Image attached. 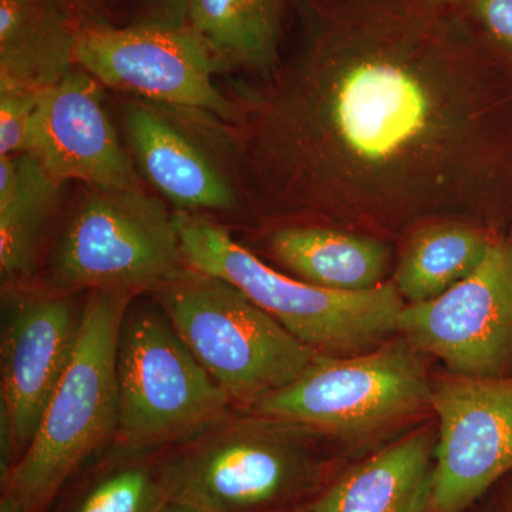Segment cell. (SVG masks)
Listing matches in <instances>:
<instances>
[{"label": "cell", "mask_w": 512, "mask_h": 512, "mask_svg": "<svg viewBox=\"0 0 512 512\" xmlns=\"http://www.w3.org/2000/svg\"><path fill=\"white\" fill-rule=\"evenodd\" d=\"M299 36L237 114L256 202L402 242L431 221L512 229V60L460 6L293 0Z\"/></svg>", "instance_id": "6da1fadb"}, {"label": "cell", "mask_w": 512, "mask_h": 512, "mask_svg": "<svg viewBox=\"0 0 512 512\" xmlns=\"http://www.w3.org/2000/svg\"><path fill=\"white\" fill-rule=\"evenodd\" d=\"M349 463L318 431L249 412L181 444L158 473L168 498L208 512H285L312 504Z\"/></svg>", "instance_id": "7a4b0ae2"}, {"label": "cell", "mask_w": 512, "mask_h": 512, "mask_svg": "<svg viewBox=\"0 0 512 512\" xmlns=\"http://www.w3.org/2000/svg\"><path fill=\"white\" fill-rule=\"evenodd\" d=\"M174 222L190 268L234 285L318 355H362L399 336L406 302L393 282L362 292L319 288L264 264L217 222L184 211Z\"/></svg>", "instance_id": "3957f363"}, {"label": "cell", "mask_w": 512, "mask_h": 512, "mask_svg": "<svg viewBox=\"0 0 512 512\" xmlns=\"http://www.w3.org/2000/svg\"><path fill=\"white\" fill-rule=\"evenodd\" d=\"M426 357L402 336L362 355H318L301 376L249 412L318 431L355 461L377 448L380 434L433 414Z\"/></svg>", "instance_id": "277c9868"}, {"label": "cell", "mask_w": 512, "mask_h": 512, "mask_svg": "<svg viewBox=\"0 0 512 512\" xmlns=\"http://www.w3.org/2000/svg\"><path fill=\"white\" fill-rule=\"evenodd\" d=\"M130 303L128 296L89 292L82 306L72 357L3 490L29 512L45 511L74 471L116 439L117 342Z\"/></svg>", "instance_id": "5b68a950"}, {"label": "cell", "mask_w": 512, "mask_h": 512, "mask_svg": "<svg viewBox=\"0 0 512 512\" xmlns=\"http://www.w3.org/2000/svg\"><path fill=\"white\" fill-rule=\"evenodd\" d=\"M154 296L192 355L242 409L288 386L318 356L217 276L188 268Z\"/></svg>", "instance_id": "8992f818"}, {"label": "cell", "mask_w": 512, "mask_h": 512, "mask_svg": "<svg viewBox=\"0 0 512 512\" xmlns=\"http://www.w3.org/2000/svg\"><path fill=\"white\" fill-rule=\"evenodd\" d=\"M116 375L114 441L126 453L188 443L227 419L234 406L160 306H128L117 342Z\"/></svg>", "instance_id": "52a82bcc"}, {"label": "cell", "mask_w": 512, "mask_h": 512, "mask_svg": "<svg viewBox=\"0 0 512 512\" xmlns=\"http://www.w3.org/2000/svg\"><path fill=\"white\" fill-rule=\"evenodd\" d=\"M174 215L141 188H93L64 228L52 265L53 291L156 293L183 275Z\"/></svg>", "instance_id": "ba28073f"}, {"label": "cell", "mask_w": 512, "mask_h": 512, "mask_svg": "<svg viewBox=\"0 0 512 512\" xmlns=\"http://www.w3.org/2000/svg\"><path fill=\"white\" fill-rule=\"evenodd\" d=\"M399 336L454 375L512 379V234L439 298L406 303Z\"/></svg>", "instance_id": "9c48e42d"}, {"label": "cell", "mask_w": 512, "mask_h": 512, "mask_svg": "<svg viewBox=\"0 0 512 512\" xmlns=\"http://www.w3.org/2000/svg\"><path fill=\"white\" fill-rule=\"evenodd\" d=\"M76 64L119 92L237 119V109L214 83L222 63L188 26L141 22L79 29Z\"/></svg>", "instance_id": "30bf717a"}, {"label": "cell", "mask_w": 512, "mask_h": 512, "mask_svg": "<svg viewBox=\"0 0 512 512\" xmlns=\"http://www.w3.org/2000/svg\"><path fill=\"white\" fill-rule=\"evenodd\" d=\"M436 466L426 512H466L512 471V379L433 376Z\"/></svg>", "instance_id": "8fae6325"}, {"label": "cell", "mask_w": 512, "mask_h": 512, "mask_svg": "<svg viewBox=\"0 0 512 512\" xmlns=\"http://www.w3.org/2000/svg\"><path fill=\"white\" fill-rule=\"evenodd\" d=\"M70 295L16 293L3 308L0 413L12 427L19 458L35 436L76 345L82 308Z\"/></svg>", "instance_id": "7c38bea8"}, {"label": "cell", "mask_w": 512, "mask_h": 512, "mask_svg": "<svg viewBox=\"0 0 512 512\" xmlns=\"http://www.w3.org/2000/svg\"><path fill=\"white\" fill-rule=\"evenodd\" d=\"M26 154L62 184L76 180L93 188H141L104 109L99 82L79 66L40 94Z\"/></svg>", "instance_id": "4fadbf2b"}, {"label": "cell", "mask_w": 512, "mask_h": 512, "mask_svg": "<svg viewBox=\"0 0 512 512\" xmlns=\"http://www.w3.org/2000/svg\"><path fill=\"white\" fill-rule=\"evenodd\" d=\"M437 423L394 437L343 467L312 503L315 512H426L436 466Z\"/></svg>", "instance_id": "5bb4252c"}, {"label": "cell", "mask_w": 512, "mask_h": 512, "mask_svg": "<svg viewBox=\"0 0 512 512\" xmlns=\"http://www.w3.org/2000/svg\"><path fill=\"white\" fill-rule=\"evenodd\" d=\"M124 119L144 174L180 211L235 207L237 197L227 178L173 123L138 103L128 104Z\"/></svg>", "instance_id": "9a60e30c"}, {"label": "cell", "mask_w": 512, "mask_h": 512, "mask_svg": "<svg viewBox=\"0 0 512 512\" xmlns=\"http://www.w3.org/2000/svg\"><path fill=\"white\" fill-rule=\"evenodd\" d=\"M269 248L296 278L319 288L362 292L386 284L392 242L322 224H289L269 237Z\"/></svg>", "instance_id": "2e32d148"}, {"label": "cell", "mask_w": 512, "mask_h": 512, "mask_svg": "<svg viewBox=\"0 0 512 512\" xmlns=\"http://www.w3.org/2000/svg\"><path fill=\"white\" fill-rule=\"evenodd\" d=\"M77 36L57 0H0V87L52 89L77 66Z\"/></svg>", "instance_id": "e0dca14e"}, {"label": "cell", "mask_w": 512, "mask_h": 512, "mask_svg": "<svg viewBox=\"0 0 512 512\" xmlns=\"http://www.w3.org/2000/svg\"><path fill=\"white\" fill-rule=\"evenodd\" d=\"M291 8L293 0H187L184 23L225 66L265 79L281 62Z\"/></svg>", "instance_id": "ac0fdd59"}, {"label": "cell", "mask_w": 512, "mask_h": 512, "mask_svg": "<svg viewBox=\"0 0 512 512\" xmlns=\"http://www.w3.org/2000/svg\"><path fill=\"white\" fill-rule=\"evenodd\" d=\"M498 237L503 235L463 221L420 225L402 241L393 285L406 303L439 298L481 264Z\"/></svg>", "instance_id": "d6986e66"}, {"label": "cell", "mask_w": 512, "mask_h": 512, "mask_svg": "<svg viewBox=\"0 0 512 512\" xmlns=\"http://www.w3.org/2000/svg\"><path fill=\"white\" fill-rule=\"evenodd\" d=\"M60 187L30 154L0 157V272L8 281L32 272L40 231Z\"/></svg>", "instance_id": "ffe728a7"}, {"label": "cell", "mask_w": 512, "mask_h": 512, "mask_svg": "<svg viewBox=\"0 0 512 512\" xmlns=\"http://www.w3.org/2000/svg\"><path fill=\"white\" fill-rule=\"evenodd\" d=\"M167 500L158 468L128 461L94 480L72 512H158Z\"/></svg>", "instance_id": "44dd1931"}, {"label": "cell", "mask_w": 512, "mask_h": 512, "mask_svg": "<svg viewBox=\"0 0 512 512\" xmlns=\"http://www.w3.org/2000/svg\"><path fill=\"white\" fill-rule=\"evenodd\" d=\"M40 94L0 87V157L26 153Z\"/></svg>", "instance_id": "7402d4cb"}, {"label": "cell", "mask_w": 512, "mask_h": 512, "mask_svg": "<svg viewBox=\"0 0 512 512\" xmlns=\"http://www.w3.org/2000/svg\"><path fill=\"white\" fill-rule=\"evenodd\" d=\"M458 6L487 43L512 60V0H463Z\"/></svg>", "instance_id": "603a6c76"}, {"label": "cell", "mask_w": 512, "mask_h": 512, "mask_svg": "<svg viewBox=\"0 0 512 512\" xmlns=\"http://www.w3.org/2000/svg\"><path fill=\"white\" fill-rule=\"evenodd\" d=\"M466 512H512V471Z\"/></svg>", "instance_id": "cb8c5ba5"}, {"label": "cell", "mask_w": 512, "mask_h": 512, "mask_svg": "<svg viewBox=\"0 0 512 512\" xmlns=\"http://www.w3.org/2000/svg\"><path fill=\"white\" fill-rule=\"evenodd\" d=\"M156 16L153 23H168V25H185V3L187 0H147Z\"/></svg>", "instance_id": "d4e9b609"}, {"label": "cell", "mask_w": 512, "mask_h": 512, "mask_svg": "<svg viewBox=\"0 0 512 512\" xmlns=\"http://www.w3.org/2000/svg\"><path fill=\"white\" fill-rule=\"evenodd\" d=\"M158 512H208L202 510V508L197 507V505H192L188 503H184V501L171 500L168 498L165 501L163 507L160 508Z\"/></svg>", "instance_id": "484cf974"}, {"label": "cell", "mask_w": 512, "mask_h": 512, "mask_svg": "<svg viewBox=\"0 0 512 512\" xmlns=\"http://www.w3.org/2000/svg\"><path fill=\"white\" fill-rule=\"evenodd\" d=\"M0 512H29L26 510L25 505L20 503L18 498L13 497L8 493H3L2 500H0Z\"/></svg>", "instance_id": "4316f807"}, {"label": "cell", "mask_w": 512, "mask_h": 512, "mask_svg": "<svg viewBox=\"0 0 512 512\" xmlns=\"http://www.w3.org/2000/svg\"><path fill=\"white\" fill-rule=\"evenodd\" d=\"M430 5L440 6V8H453V6L460 5L463 0H424Z\"/></svg>", "instance_id": "83f0119b"}, {"label": "cell", "mask_w": 512, "mask_h": 512, "mask_svg": "<svg viewBox=\"0 0 512 512\" xmlns=\"http://www.w3.org/2000/svg\"><path fill=\"white\" fill-rule=\"evenodd\" d=\"M285 512H315L313 511L312 504L302 505V507L293 508V510L285 511Z\"/></svg>", "instance_id": "f1b7e54d"}, {"label": "cell", "mask_w": 512, "mask_h": 512, "mask_svg": "<svg viewBox=\"0 0 512 512\" xmlns=\"http://www.w3.org/2000/svg\"><path fill=\"white\" fill-rule=\"evenodd\" d=\"M511 234H512V229H511Z\"/></svg>", "instance_id": "f546056e"}]
</instances>
